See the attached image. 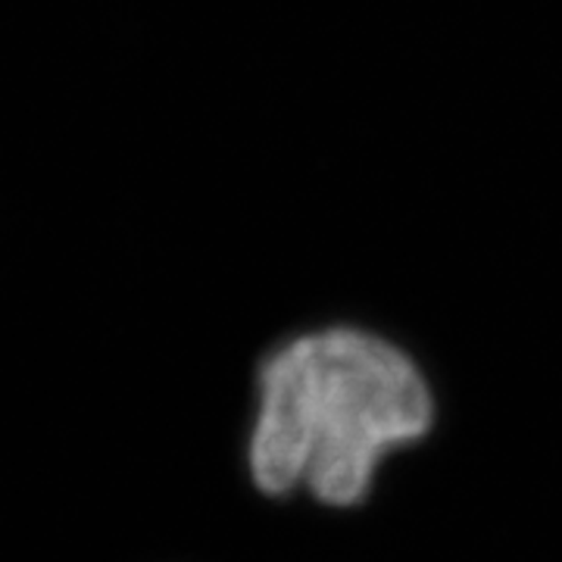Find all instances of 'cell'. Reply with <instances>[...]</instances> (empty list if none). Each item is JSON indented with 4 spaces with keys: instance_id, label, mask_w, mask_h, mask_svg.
Masks as SVG:
<instances>
[{
    "instance_id": "1",
    "label": "cell",
    "mask_w": 562,
    "mask_h": 562,
    "mask_svg": "<svg viewBox=\"0 0 562 562\" xmlns=\"http://www.w3.org/2000/svg\"><path fill=\"white\" fill-rule=\"evenodd\" d=\"M435 425L438 391L406 344L366 322H316L254 366L244 465L266 501L347 513Z\"/></svg>"
}]
</instances>
